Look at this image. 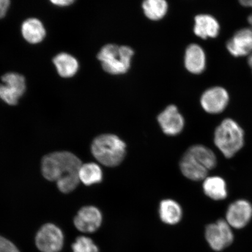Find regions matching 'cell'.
<instances>
[{
	"mask_svg": "<svg viewBox=\"0 0 252 252\" xmlns=\"http://www.w3.org/2000/svg\"><path fill=\"white\" fill-rule=\"evenodd\" d=\"M126 149L125 142L113 134L98 135L93 140L91 147L94 158L107 167L121 164L126 157Z\"/></svg>",
	"mask_w": 252,
	"mask_h": 252,
	"instance_id": "cell-1",
	"label": "cell"
},
{
	"mask_svg": "<svg viewBox=\"0 0 252 252\" xmlns=\"http://www.w3.org/2000/svg\"><path fill=\"white\" fill-rule=\"evenodd\" d=\"M82 165L80 159L68 151H59L48 154L42 162L43 176L49 181H57L71 173H78Z\"/></svg>",
	"mask_w": 252,
	"mask_h": 252,
	"instance_id": "cell-2",
	"label": "cell"
},
{
	"mask_svg": "<svg viewBox=\"0 0 252 252\" xmlns=\"http://www.w3.org/2000/svg\"><path fill=\"white\" fill-rule=\"evenodd\" d=\"M214 141L223 156L231 158L244 146V131L234 120L225 119L216 128Z\"/></svg>",
	"mask_w": 252,
	"mask_h": 252,
	"instance_id": "cell-3",
	"label": "cell"
},
{
	"mask_svg": "<svg viewBox=\"0 0 252 252\" xmlns=\"http://www.w3.org/2000/svg\"><path fill=\"white\" fill-rule=\"evenodd\" d=\"M133 55L134 50L130 47L108 44L100 50L97 59L106 72L119 75L126 73L130 69Z\"/></svg>",
	"mask_w": 252,
	"mask_h": 252,
	"instance_id": "cell-4",
	"label": "cell"
},
{
	"mask_svg": "<svg viewBox=\"0 0 252 252\" xmlns=\"http://www.w3.org/2000/svg\"><path fill=\"white\" fill-rule=\"evenodd\" d=\"M35 244L40 252H59L64 244V235L58 226L46 223L37 233Z\"/></svg>",
	"mask_w": 252,
	"mask_h": 252,
	"instance_id": "cell-5",
	"label": "cell"
},
{
	"mask_svg": "<svg viewBox=\"0 0 252 252\" xmlns=\"http://www.w3.org/2000/svg\"><path fill=\"white\" fill-rule=\"evenodd\" d=\"M231 227L226 220L222 219L207 226L205 235L213 250L220 251L232 243L234 235Z\"/></svg>",
	"mask_w": 252,
	"mask_h": 252,
	"instance_id": "cell-6",
	"label": "cell"
},
{
	"mask_svg": "<svg viewBox=\"0 0 252 252\" xmlns=\"http://www.w3.org/2000/svg\"><path fill=\"white\" fill-rule=\"evenodd\" d=\"M229 94L224 88L216 87L209 88L201 95L200 103L203 109L210 114H219L227 107Z\"/></svg>",
	"mask_w": 252,
	"mask_h": 252,
	"instance_id": "cell-7",
	"label": "cell"
},
{
	"mask_svg": "<svg viewBox=\"0 0 252 252\" xmlns=\"http://www.w3.org/2000/svg\"><path fill=\"white\" fill-rule=\"evenodd\" d=\"M157 120L162 131L167 135H178L182 133L185 127L184 116L174 105L167 106L158 116Z\"/></svg>",
	"mask_w": 252,
	"mask_h": 252,
	"instance_id": "cell-8",
	"label": "cell"
},
{
	"mask_svg": "<svg viewBox=\"0 0 252 252\" xmlns=\"http://www.w3.org/2000/svg\"><path fill=\"white\" fill-rule=\"evenodd\" d=\"M102 213L94 206H86L78 212L74 220L75 227L85 233H93L97 231L102 225Z\"/></svg>",
	"mask_w": 252,
	"mask_h": 252,
	"instance_id": "cell-9",
	"label": "cell"
},
{
	"mask_svg": "<svg viewBox=\"0 0 252 252\" xmlns=\"http://www.w3.org/2000/svg\"><path fill=\"white\" fill-rule=\"evenodd\" d=\"M179 167L185 177L193 181H204L209 171L203 162L188 149L182 156Z\"/></svg>",
	"mask_w": 252,
	"mask_h": 252,
	"instance_id": "cell-10",
	"label": "cell"
},
{
	"mask_svg": "<svg viewBox=\"0 0 252 252\" xmlns=\"http://www.w3.org/2000/svg\"><path fill=\"white\" fill-rule=\"evenodd\" d=\"M252 217V206L248 201L238 200L229 205L226 220L231 227L240 229L248 224Z\"/></svg>",
	"mask_w": 252,
	"mask_h": 252,
	"instance_id": "cell-11",
	"label": "cell"
},
{
	"mask_svg": "<svg viewBox=\"0 0 252 252\" xmlns=\"http://www.w3.org/2000/svg\"><path fill=\"white\" fill-rule=\"evenodd\" d=\"M228 51L235 57L245 56L252 52V28L239 30L226 44Z\"/></svg>",
	"mask_w": 252,
	"mask_h": 252,
	"instance_id": "cell-12",
	"label": "cell"
},
{
	"mask_svg": "<svg viewBox=\"0 0 252 252\" xmlns=\"http://www.w3.org/2000/svg\"><path fill=\"white\" fill-rule=\"evenodd\" d=\"M185 65L192 74H199L203 72L206 65V54L202 47L197 44H191L186 50Z\"/></svg>",
	"mask_w": 252,
	"mask_h": 252,
	"instance_id": "cell-13",
	"label": "cell"
},
{
	"mask_svg": "<svg viewBox=\"0 0 252 252\" xmlns=\"http://www.w3.org/2000/svg\"><path fill=\"white\" fill-rule=\"evenodd\" d=\"M194 33L201 39L214 38L220 33L219 22L213 16L200 14L194 18Z\"/></svg>",
	"mask_w": 252,
	"mask_h": 252,
	"instance_id": "cell-14",
	"label": "cell"
},
{
	"mask_svg": "<svg viewBox=\"0 0 252 252\" xmlns=\"http://www.w3.org/2000/svg\"><path fill=\"white\" fill-rule=\"evenodd\" d=\"M21 33L25 40L31 44L39 43L46 36V30L38 19L29 18L21 26Z\"/></svg>",
	"mask_w": 252,
	"mask_h": 252,
	"instance_id": "cell-15",
	"label": "cell"
},
{
	"mask_svg": "<svg viewBox=\"0 0 252 252\" xmlns=\"http://www.w3.org/2000/svg\"><path fill=\"white\" fill-rule=\"evenodd\" d=\"M159 215L160 219L166 224H177L182 219V207L174 200H163L159 204Z\"/></svg>",
	"mask_w": 252,
	"mask_h": 252,
	"instance_id": "cell-16",
	"label": "cell"
},
{
	"mask_svg": "<svg viewBox=\"0 0 252 252\" xmlns=\"http://www.w3.org/2000/svg\"><path fill=\"white\" fill-rule=\"evenodd\" d=\"M203 189L204 194L214 200H222L228 196L226 182L220 176H210L205 179Z\"/></svg>",
	"mask_w": 252,
	"mask_h": 252,
	"instance_id": "cell-17",
	"label": "cell"
},
{
	"mask_svg": "<svg viewBox=\"0 0 252 252\" xmlns=\"http://www.w3.org/2000/svg\"><path fill=\"white\" fill-rule=\"evenodd\" d=\"M58 74L63 78H70L76 74L79 63L74 56L66 53H61L53 60Z\"/></svg>",
	"mask_w": 252,
	"mask_h": 252,
	"instance_id": "cell-18",
	"label": "cell"
},
{
	"mask_svg": "<svg viewBox=\"0 0 252 252\" xmlns=\"http://www.w3.org/2000/svg\"><path fill=\"white\" fill-rule=\"evenodd\" d=\"M80 182L86 186L99 184L103 180V171L96 163L90 162L82 164L78 171Z\"/></svg>",
	"mask_w": 252,
	"mask_h": 252,
	"instance_id": "cell-19",
	"label": "cell"
},
{
	"mask_svg": "<svg viewBox=\"0 0 252 252\" xmlns=\"http://www.w3.org/2000/svg\"><path fill=\"white\" fill-rule=\"evenodd\" d=\"M144 14L152 21H158L165 17L168 4L166 0H144L142 4Z\"/></svg>",
	"mask_w": 252,
	"mask_h": 252,
	"instance_id": "cell-20",
	"label": "cell"
},
{
	"mask_svg": "<svg viewBox=\"0 0 252 252\" xmlns=\"http://www.w3.org/2000/svg\"><path fill=\"white\" fill-rule=\"evenodd\" d=\"M200 158L209 171L216 168L217 157L213 151L203 145H194L188 149Z\"/></svg>",
	"mask_w": 252,
	"mask_h": 252,
	"instance_id": "cell-21",
	"label": "cell"
},
{
	"mask_svg": "<svg viewBox=\"0 0 252 252\" xmlns=\"http://www.w3.org/2000/svg\"><path fill=\"white\" fill-rule=\"evenodd\" d=\"M1 80L3 84L7 86L9 89L18 94L21 97L23 95L26 90L25 79L21 74L15 72H8L2 75Z\"/></svg>",
	"mask_w": 252,
	"mask_h": 252,
	"instance_id": "cell-22",
	"label": "cell"
},
{
	"mask_svg": "<svg viewBox=\"0 0 252 252\" xmlns=\"http://www.w3.org/2000/svg\"><path fill=\"white\" fill-rule=\"evenodd\" d=\"M80 182L78 173L65 175L56 181L59 190L64 193H68L74 191L78 187Z\"/></svg>",
	"mask_w": 252,
	"mask_h": 252,
	"instance_id": "cell-23",
	"label": "cell"
},
{
	"mask_svg": "<svg viewBox=\"0 0 252 252\" xmlns=\"http://www.w3.org/2000/svg\"><path fill=\"white\" fill-rule=\"evenodd\" d=\"M72 249L73 252H99L98 248L92 239L84 236L77 238Z\"/></svg>",
	"mask_w": 252,
	"mask_h": 252,
	"instance_id": "cell-24",
	"label": "cell"
},
{
	"mask_svg": "<svg viewBox=\"0 0 252 252\" xmlns=\"http://www.w3.org/2000/svg\"><path fill=\"white\" fill-rule=\"evenodd\" d=\"M21 96L14 92L4 84H0V99L9 105H15Z\"/></svg>",
	"mask_w": 252,
	"mask_h": 252,
	"instance_id": "cell-25",
	"label": "cell"
},
{
	"mask_svg": "<svg viewBox=\"0 0 252 252\" xmlns=\"http://www.w3.org/2000/svg\"><path fill=\"white\" fill-rule=\"evenodd\" d=\"M0 252H20L16 246L2 236H0Z\"/></svg>",
	"mask_w": 252,
	"mask_h": 252,
	"instance_id": "cell-26",
	"label": "cell"
},
{
	"mask_svg": "<svg viewBox=\"0 0 252 252\" xmlns=\"http://www.w3.org/2000/svg\"><path fill=\"white\" fill-rule=\"evenodd\" d=\"M10 5V0H0V19L4 17Z\"/></svg>",
	"mask_w": 252,
	"mask_h": 252,
	"instance_id": "cell-27",
	"label": "cell"
},
{
	"mask_svg": "<svg viewBox=\"0 0 252 252\" xmlns=\"http://www.w3.org/2000/svg\"><path fill=\"white\" fill-rule=\"evenodd\" d=\"M75 0H50V1L59 7H66L74 3Z\"/></svg>",
	"mask_w": 252,
	"mask_h": 252,
	"instance_id": "cell-28",
	"label": "cell"
},
{
	"mask_svg": "<svg viewBox=\"0 0 252 252\" xmlns=\"http://www.w3.org/2000/svg\"><path fill=\"white\" fill-rule=\"evenodd\" d=\"M242 5L247 7H252V0H239Z\"/></svg>",
	"mask_w": 252,
	"mask_h": 252,
	"instance_id": "cell-29",
	"label": "cell"
},
{
	"mask_svg": "<svg viewBox=\"0 0 252 252\" xmlns=\"http://www.w3.org/2000/svg\"><path fill=\"white\" fill-rule=\"evenodd\" d=\"M248 64L250 65V67L252 69V54L248 58Z\"/></svg>",
	"mask_w": 252,
	"mask_h": 252,
	"instance_id": "cell-30",
	"label": "cell"
}]
</instances>
